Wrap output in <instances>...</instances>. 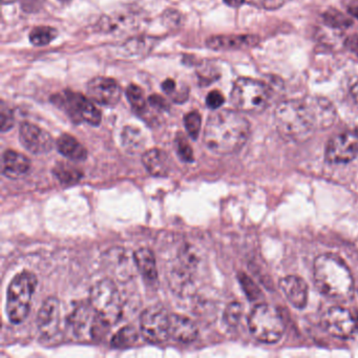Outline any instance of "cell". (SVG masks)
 I'll return each mask as SVG.
<instances>
[{
    "label": "cell",
    "mask_w": 358,
    "mask_h": 358,
    "mask_svg": "<svg viewBox=\"0 0 358 358\" xmlns=\"http://www.w3.org/2000/svg\"><path fill=\"white\" fill-rule=\"evenodd\" d=\"M274 125L284 139L301 142L315 131L329 129L336 120V110L326 98L309 97L280 103L274 112Z\"/></svg>",
    "instance_id": "1"
},
{
    "label": "cell",
    "mask_w": 358,
    "mask_h": 358,
    "mask_svg": "<svg viewBox=\"0 0 358 358\" xmlns=\"http://www.w3.org/2000/svg\"><path fill=\"white\" fill-rule=\"evenodd\" d=\"M250 135V123L234 110L213 113L207 120L204 142L208 150L217 155H231L246 144Z\"/></svg>",
    "instance_id": "2"
},
{
    "label": "cell",
    "mask_w": 358,
    "mask_h": 358,
    "mask_svg": "<svg viewBox=\"0 0 358 358\" xmlns=\"http://www.w3.org/2000/svg\"><path fill=\"white\" fill-rule=\"evenodd\" d=\"M314 282L322 294L337 299H347L354 290V278L343 259L324 253L314 262Z\"/></svg>",
    "instance_id": "3"
},
{
    "label": "cell",
    "mask_w": 358,
    "mask_h": 358,
    "mask_svg": "<svg viewBox=\"0 0 358 358\" xmlns=\"http://www.w3.org/2000/svg\"><path fill=\"white\" fill-rule=\"evenodd\" d=\"M37 278L30 271H22L10 282L7 294V313L12 324H20L30 313Z\"/></svg>",
    "instance_id": "4"
},
{
    "label": "cell",
    "mask_w": 358,
    "mask_h": 358,
    "mask_svg": "<svg viewBox=\"0 0 358 358\" xmlns=\"http://www.w3.org/2000/svg\"><path fill=\"white\" fill-rule=\"evenodd\" d=\"M248 327L251 334L265 343H278L285 331L284 320L278 310L265 303H259L251 310Z\"/></svg>",
    "instance_id": "5"
},
{
    "label": "cell",
    "mask_w": 358,
    "mask_h": 358,
    "mask_svg": "<svg viewBox=\"0 0 358 358\" xmlns=\"http://www.w3.org/2000/svg\"><path fill=\"white\" fill-rule=\"evenodd\" d=\"M270 97L271 93L265 83L250 78L238 79L230 95L234 108L246 113H259L265 110L269 106Z\"/></svg>",
    "instance_id": "6"
},
{
    "label": "cell",
    "mask_w": 358,
    "mask_h": 358,
    "mask_svg": "<svg viewBox=\"0 0 358 358\" xmlns=\"http://www.w3.org/2000/svg\"><path fill=\"white\" fill-rule=\"evenodd\" d=\"M90 303L94 311L110 324H115L122 315V301L116 284L110 278L94 285L90 293Z\"/></svg>",
    "instance_id": "7"
},
{
    "label": "cell",
    "mask_w": 358,
    "mask_h": 358,
    "mask_svg": "<svg viewBox=\"0 0 358 358\" xmlns=\"http://www.w3.org/2000/svg\"><path fill=\"white\" fill-rule=\"evenodd\" d=\"M53 102L59 108L66 110L69 116L75 121H85L87 124L98 127L101 123V113L85 96L78 93L66 91L53 97Z\"/></svg>",
    "instance_id": "8"
},
{
    "label": "cell",
    "mask_w": 358,
    "mask_h": 358,
    "mask_svg": "<svg viewBox=\"0 0 358 358\" xmlns=\"http://www.w3.org/2000/svg\"><path fill=\"white\" fill-rule=\"evenodd\" d=\"M140 329L148 343H165L171 337V315L161 306H152L142 313Z\"/></svg>",
    "instance_id": "9"
},
{
    "label": "cell",
    "mask_w": 358,
    "mask_h": 358,
    "mask_svg": "<svg viewBox=\"0 0 358 358\" xmlns=\"http://www.w3.org/2000/svg\"><path fill=\"white\" fill-rule=\"evenodd\" d=\"M358 155V129H347L331 138L326 148V159L332 164H347Z\"/></svg>",
    "instance_id": "10"
},
{
    "label": "cell",
    "mask_w": 358,
    "mask_h": 358,
    "mask_svg": "<svg viewBox=\"0 0 358 358\" xmlns=\"http://www.w3.org/2000/svg\"><path fill=\"white\" fill-rule=\"evenodd\" d=\"M322 324L332 336L337 338H349L355 332L357 322L353 314L345 308H329L322 315Z\"/></svg>",
    "instance_id": "11"
},
{
    "label": "cell",
    "mask_w": 358,
    "mask_h": 358,
    "mask_svg": "<svg viewBox=\"0 0 358 358\" xmlns=\"http://www.w3.org/2000/svg\"><path fill=\"white\" fill-rule=\"evenodd\" d=\"M20 139L22 145L35 155L47 154L54 146L52 136L32 123L24 122L20 125Z\"/></svg>",
    "instance_id": "12"
},
{
    "label": "cell",
    "mask_w": 358,
    "mask_h": 358,
    "mask_svg": "<svg viewBox=\"0 0 358 358\" xmlns=\"http://www.w3.org/2000/svg\"><path fill=\"white\" fill-rule=\"evenodd\" d=\"M90 98L106 106H116L121 98V89L116 80L108 77H96L87 85Z\"/></svg>",
    "instance_id": "13"
},
{
    "label": "cell",
    "mask_w": 358,
    "mask_h": 358,
    "mask_svg": "<svg viewBox=\"0 0 358 358\" xmlns=\"http://www.w3.org/2000/svg\"><path fill=\"white\" fill-rule=\"evenodd\" d=\"M96 317H97V313L94 311L91 303L90 305L83 303L75 307L68 322L73 335L79 341H92V333H93Z\"/></svg>",
    "instance_id": "14"
},
{
    "label": "cell",
    "mask_w": 358,
    "mask_h": 358,
    "mask_svg": "<svg viewBox=\"0 0 358 358\" xmlns=\"http://www.w3.org/2000/svg\"><path fill=\"white\" fill-rule=\"evenodd\" d=\"M59 301L56 297H48L37 314V327L43 338L51 339L59 331Z\"/></svg>",
    "instance_id": "15"
},
{
    "label": "cell",
    "mask_w": 358,
    "mask_h": 358,
    "mask_svg": "<svg viewBox=\"0 0 358 358\" xmlns=\"http://www.w3.org/2000/svg\"><path fill=\"white\" fill-rule=\"evenodd\" d=\"M259 38L255 35H227L213 36L207 39L206 45L215 51H236L251 49L259 45Z\"/></svg>",
    "instance_id": "16"
},
{
    "label": "cell",
    "mask_w": 358,
    "mask_h": 358,
    "mask_svg": "<svg viewBox=\"0 0 358 358\" xmlns=\"http://www.w3.org/2000/svg\"><path fill=\"white\" fill-rule=\"evenodd\" d=\"M103 259L106 269L116 280H127L133 276L134 268L131 267L127 253L123 249L108 250Z\"/></svg>",
    "instance_id": "17"
},
{
    "label": "cell",
    "mask_w": 358,
    "mask_h": 358,
    "mask_svg": "<svg viewBox=\"0 0 358 358\" xmlns=\"http://www.w3.org/2000/svg\"><path fill=\"white\" fill-rule=\"evenodd\" d=\"M280 287L289 303L296 308L303 309L308 301V286L303 278L297 275H287L280 282Z\"/></svg>",
    "instance_id": "18"
},
{
    "label": "cell",
    "mask_w": 358,
    "mask_h": 358,
    "mask_svg": "<svg viewBox=\"0 0 358 358\" xmlns=\"http://www.w3.org/2000/svg\"><path fill=\"white\" fill-rule=\"evenodd\" d=\"M199 330L190 318L179 314L171 315V337L178 343H190L196 341Z\"/></svg>",
    "instance_id": "19"
},
{
    "label": "cell",
    "mask_w": 358,
    "mask_h": 358,
    "mask_svg": "<svg viewBox=\"0 0 358 358\" xmlns=\"http://www.w3.org/2000/svg\"><path fill=\"white\" fill-rule=\"evenodd\" d=\"M31 161L24 155L15 150H7L3 157V173L6 177L18 179L28 173Z\"/></svg>",
    "instance_id": "20"
},
{
    "label": "cell",
    "mask_w": 358,
    "mask_h": 358,
    "mask_svg": "<svg viewBox=\"0 0 358 358\" xmlns=\"http://www.w3.org/2000/svg\"><path fill=\"white\" fill-rule=\"evenodd\" d=\"M142 162L148 173L155 177H165L169 175L171 164L169 156L163 150L158 148L148 150L142 156Z\"/></svg>",
    "instance_id": "21"
},
{
    "label": "cell",
    "mask_w": 358,
    "mask_h": 358,
    "mask_svg": "<svg viewBox=\"0 0 358 358\" xmlns=\"http://www.w3.org/2000/svg\"><path fill=\"white\" fill-rule=\"evenodd\" d=\"M136 268L148 282H155L158 280L156 259L154 253L148 248H140L134 253Z\"/></svg>",
    "instance_id": "22"
},
{
    "label": "cell",
    "mask_w": 358,
    "mask_h": 358,
    "mask_svg": "<svg viewBox=\"0 0 358 358\" xmlns=\"http://www.w3.org/2000/svg\"><path fill=\"white\" fill-rule=\"evenodd\" d=\"M57 148L60 154L73 161H83L87 156L85 146L71 135H62L57 140Z\"/></svg>",
    "instance_id": "23"
},
{
    "label": "cell",
    "mask_w": 358,
    "mask_h": 358,
    "mask_svg": "<svg viewBox=\"0 0 358 358\" xmlns=\"http://www.w3.org/2000/svg\"><path fill=\"white\" fill-rule=\"evenodd\" d=\"M121 141L123 148L131 154H138L141 152L145 145L143 134L140 129L134 127H125L121 134Z\"/></svg>",
    "instance_id": "24"
},
{
    "label": "cell",
    "mask_w": 358,
    "mask_h": 358,
    "mask_svg": "<svg viewBox=\"0 0 358 358\" xmlns=\"http://www.w3.org/2000/svg\"><path fill=\"white\" fill-rule=\"evenodd\" d=\"M139 333L134 326H125L121 328L113 336L112 345L116 349H127L137 343Z\"/></svg>",
    "instance_id": "25"
},
{
    "label": "cell",
    "mask_w": 358,
    "mask_h": 358,
    "mask_svg": "<svg viewBox=\"0 0 358 358\" xmlns=\"http://www.w3.org/2000/svg\"><path fill=\"white\" fill-rule=\"evenodd\" d=\"M53 171L56 178L64 184L77 183L83 178V173L69 163H57Z\"/></svg>",
    "instance_id": "26"
},
{
    "label": "cell",
    "mask_w": 358,
    "mask_h": 358,
    "mask_svg": "<svg viewBox=\"0 0 358 358\" xmlns=\"http://www.w3.org/2000/svg\"><path fill=\"white\" fill-rule=\"evenodd\" d=\"M57 36L58 32L56 29L51 27H37L30 33V41L33 45L43 47L51 43Z\"/></svg>",
    "instance_id": "27"
},
{
    "label": "cell",
    "mask_w": 358,
    "mask_h": 358,
    "mask_svg": "<svg viewBox=\"0 0 358 358\" xmlns=\"http://www.w3.org/2000/svg\"><path fill=\"white\" fill-rule=\"evenodd\" d=\"M322 22L324 24L333 29H348L353 22L341 12L335 9H329L322 14Z\"/></svg>",
    "instance_id": "28"
},
{
    "label": "cell",
    "mask_w": 358,
    "mask_h": 358,
    "mask_svg": "<svg viewBox=\"0 0 358 358\" xmlns=\"http://www.w3.org/2000/svg\"><path fill=\"white\" fill-rule=\"evenodd\" d=\"M127 96L134 110H138V112H142V110H145V97H144V93L141 87L136 85H129L127 87Z\"/></svg>",
    "instance_id": "29"
},
{
    "label": "cell",
    "mask_w": 358,
    "mask_h": 358,
    "mask_svg": "<svg viewBox=\"0 0 358 358\" xmlns=\"http://www.w3.org/2000/svg\"><path fill=\"white\" fill-rule=\"evenodd\" d=\"M201 123H202V119H201L200 114L198 112L188 113L184 117V124H185L186 131L192 139H198L199 135H200Z\"/></svg>",
    "instance_id": "30"
},
{
    "label": "cell",
    "mask_w": 358,
    "mask_h": 358,
    "mask_svg": "<svg viewBox=\"0 0 358 358\" xmlns=\"http://www.w3.org/2000/svg\"><path fill=\"white\" fill-rule=\"evenodd\" d=\"M242 315V303H238V301H234V303H229L227 308H226L225 313H224V320H225L228 326L236 327L238 326V322H240Z\"/></svg>",
    "instance_id": "31"
},
{
    "label": "cell",
    "mask_w": 358,
    "mask_h": 358,
    "mask_svg": "<svg viewBox=\"0 0 358 358\" xmlns=\"http://www.w3.org/2000/svg\"><path fill=\"white\" fill-rule=\"evenodd\" d=\"M238 280H240L241 285H242L243 290L245 291L250 301H255L261 296V291H259V287L246 274L241 273L238 275Z\"/></svg>",
    "instance_id": "32"
},
{
    "label": "cell",
    "mask_w": 358,
    "mask_h": 358,
    "mask_svg": "<svg viewBox=\"0 0 358 358\" xmlns=\"http://www.w3.org/2000/svg\"><path fill=\"white\" fill-rule=\"evenodd\" d=\"M0 118H1V131H3V133L10 131V129L14 127L15 120H14L13 112L10 110L9 106H8L5 102H1Z\"/></svg>",
    "instance_id": "33"
},
{
    "label": "cell",
    "mask_w": 358,
    "mask_h": 358,
    "mask_svg": "<svg viewBox=\"0 0 358 358\" xmlns=\"http://www.w3.org/2000/svg\"><path fill=\"white\" fill-rule=\"evenodd\" d=\"M177 150L180 158L185 162H192L194 161V152H192V146L188 143L185 138L181 135L177 138Z\"/></svg>",
    "instance_id": "34"
},
{
    "label": "cell",
    "mask_w": 358,
    "mask_h": 358,
    "mask_svg": "<svg viewBox=\"0 0 358 358\" xmlns=\"http://www.w3.org/2000/svg\"><path fill=\"white\" fill-rule=\"evenodd\" d=\"M255 6L263 8L265 10H278L282 8L289 0H252Z\"/></svg>",
    "instance_id": "35"
},
{
    "label": "cell",
    "mask_w": 358,
    "mask_h": 358,
    "mask_svg": "<svg viewBox=\"0 0 358 358\" xmlns=\"http://www.w3.org/2000/svg\"><path fill=\"white\" fill-rule=\"evenodd\" d=\"M223 95L219 91H213L208 94L206 98V104L211 110H217L224 104Z\"/></svg>",
    "instance_id": "36"
},
{
    "label": "cell",
    "mask_w": 358,
    "mask_h": 358,
    "mask_svg": "<svg viewBox=\"0 0 358 358\" xmlns=\"http://www.w3.org/2000/svg\"><path fill=\"white\" fill-rule=\"evenodd\" d=\"M345 47L348 51L351 52L358 58V35H352V36L348 37L345 41Z\"/></svg>",
    "instance_id": "37"
},
{
    "label": "cell",
    "mask_w": 358,
    "mask_h": 358,
    "mask_svg": "<svg viewBox=\"0 0 358 358\" xmlns=\"http://www.w3.org/2000/svg\"><path fill=\"white\" fill-rule=\"evenodd\" d=\"M148 102H150V106L152 108H158V110H167L169 108V106H167L166 100L163 99L161 96L159 95H152L148 98Z\"/></svg>",
    "instance_id": "38"
},
{
    "label": "cell",
    "mask_w": 358,
    "mask_h": 358,
    "mask_svg": "<svg viewBox=\"0 0 358 358\" xmlns=\"http://www.w3.org/2000/svg\"><path fill=\"white\" fill-rule=\"evenodd\" d=\"M343 5L347 9L348 13L358 20V0H345Z\"/></svg>",
    "instance_id": "39"
},
{
    "label": "cell",
    "mask_w": 358,
    "mask_h": 358,
    "mask_svg": "<svg viewBox=\"0 0 358 358\" xmlns=\"http://www.w3.org/2000/svg\"><path fill=\"white\" fill-rule=\"evenodd\" d=\"M350 96H351L353 101L358 106V79H356V80L352 83L351 87H350Z\"/></svg>",
    "instance_id": "40"
},
{
    "label": "cell",
    "mask_w": 358,
    "mask_h": 358,
    "mask_svg": "<svg viewBox=\"0 0 358 358\" xmlns=\"http://www.w3.org/2000/svg\"><path fill=\"white\" fill-rule=\"evenodd\" d=\"M162 89L165 93H173L176 89L175 81H173V79H167V80H165L164 83H162Z\"/></svg>",
    "instance_id": "41"
},
{
    "label": "cell",
    "mask_w": 358,
    "mask_h": 358,
    "mask_svg": "<svg viewBox=\"0 0 358 358\" xmlns=\"http://www.w3.org/2000/svg\"><path fill=\"white\" fill-rule=\"evenodd\" d=\"M22 5H24V11H34V9H37V5H38V0H22Z\"/></svg>",
    "instance_id": "42"
},
{
    "label": "cell",
    "mask_w": 358,
    "mask_h": 358,
    "mask_svg": "<svg viewBox=\"0 0 358 358\" xmlns=\"http://www.w3.org/2000/svg\"><path fill=\"white\" fill-rule=\"evenodd\" d=\"M224 3L231 8H240L241 6L244 5L245 0H224Z\"/></svg>",
    "instance_id": "43"
},
{
    "label": "cell",
    "mask_w": 358,
    "mask_h": 358,
    "mask_svg": "<svg viewBox=\"0 0 358 358\" xmlns=\"http://www.w3.org/2000/svg\"><path fill=\"white\" fill-rule=\"evenodd\" d=\"M14 0H3V3H12Z\"/></svg>",
    "instance_id": "44"
},
{
    "label": "cell",
    "mask_w": 358,
    "mask_h": 358,
    "mask_svg": "<svg viewBox=\"0 0 358 358\" xmlns=\"http://www.w3.org/2000/svg\"><path fill=\"white\" fill-rule=\"evenodd\" d=\"M356 322H357V327H358V317L356 318Z\"/></svg>",
    "instance_id": "45"
}]
</instances>
